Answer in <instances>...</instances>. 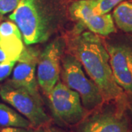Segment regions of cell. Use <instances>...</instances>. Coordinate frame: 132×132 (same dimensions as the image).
<instances>
[{
    "mask_svg": "<svg viewBox=\"0 0 132 132\" xmlns=\"http://www.w3.org/2000/svg\"><path fill=\"white\" fill-rule=\"evenodd\" d=\"M127 118L112 109L95 111L79 123L77 132H128Z\"/></svg>",
    "mask_w": 132,
    "mask_h": 132,
    "instance_id": "10",
    "label": "cell"
},
{
    "mask_svg": "<svg viewBox=\"0 0 132 132\" xmlns=\"http://www.w3.org/2000/svg\"><path fill=\"white\" fill-rule=\"evenodd\" d=\"M70 47L98 87L104 101L122 98L123 89L114 80L108 51L98 35L90 31L76 32L71 39Z\"/></svg>",
    "mask_w": 132,
    "mask_h": 132,
    "instance_id": "2",
    "label": "cell"
},
{
    "mask_svg": "<svg viewBox=\"0 0 132 132\" xmlns=\"http://www.w3.org/2000/svg\"><path fill=\"white\" fill-rule=\"evenodd\" d=\"M21 0H0V15H4L12 13Z\"/></svg>",
    "mask_w": 132,
    "mask_h": 132,
    "instance_id": "15",
    "label": "cell"
},
{
    "mask_svg": "<svg viewBox=\"0 0 132 132\" xmlns=\"http://www.w3.org/2000/svg\"><path fill=\"white\" fill-rule=\"evenodd\" d=\"M64 45L62 38H54L40 53L37 65V80L46 96L59 80Z\"/></svg>",
    "mask_w": 132,
    "mask_h": 132,
    "instance_id": "6",
    "label": "cell"
},
{
    "mask_svg": "<svg viewBox=\"0 0 132 132\" xmlns=\"http://www.w3.org/2000/svg\"><path fill=\"white\" fill-rule=\"evenodd\" d=\"M0 126L3 128H31L32 123L16 110L0 103Z\"/></svg>",
    "mask_w": 132,
    "mask_h": 132,
    "instance_id": "12",
    "label": "cell"
},
{
    "mask_svg": "<svg viewBox=\"0 0 132 132\" xmlns=\"http://www.w3.org/2000/svg\"><path fill=\"white\" fill-rule=\"evenodd\" d=\"M112 18L118 28L132 33V2H120L114 10Z\"/></svg>",
    "mask_w": 132,
    "mask_h": 132,
    "instance_id": "13",
    "label": "cell"
},
{
    "mask_svg": "<svg viewBox=\"0 0 132 132\" xmlns=\"http://www.w3.org/2000/svg\"><path fill=\"white\" fill-rule=\"evenodd\" d=\"M7 60V56L4 51L0 48V62Z\"/></svg>",
    "mask_w": 132,
    "mask_h": 132,
    "instance_id": "19",
    "label": "cell"
},
{
    "mask_svg": "<svg viewBox=\"0 0 132 132\" xmlns=\"http://www.w3.org/2000/svg\"><path fill=\"white\" fill-rule=\"evenodd\" d=\"M36 132H68L64 129L56 126H52L49 125H46L37 128Z\"/></svg>",
    "mask_w": 132,
    "mask_h": 132,
    "instance_id": "17",
    "label": "cell"
},
{
    "mask_svg": "<svg viewBox=\"0 0 132 132\" xmlns=\"http://www.w3.org/2000/svg\"><path fill=\"white\" fill-rule=\"evenodd\" d=\"M0 96L32 123V127L48 125L51 119L45 112L40 95H34L25 88L11 85L7 81L0 87Z\"/></svg>",
    "mask_w": 132,
    "mask_h": 132,
    "instance_id": "4",
    "label": "cell"
},
{
    "mask_svg": "<svg viewBox=\"0 0 132 132\" xmlns=\"http://www.w3.org/2000/svg\"><path fill=\"white\" fill-rule=\"evenodd\" d=\"M17 62L5 60L0 62V81L5 80L11 73Z\"/></svg>",
    "mask_w": 132,
    "mask_h": 132,
    "instance_id": "16",
    "label": "cell"
},
{
    "mask_svg": "<svg viewBox=\"0 0 132 132\" xmlns=\"http://www.w3.org/2000/svg\"><path fill=\"white\" fill-rule=\"evenodd\" d=\"M0 132H36L32 130L31 128H3Z\"/></svg>",
    "mask_w": 132,
    "mask_h": 132,
    "instance_id": "18",
    "label": "cell"
},
{
    "mask_svg": "<svg viewBox=\"0 0 132 132\" xmlns=\"http://www.w3.org/2000/svg\"><path fill=\"white\" fill-rule=\"evenodd\" d=\"M22 35L13 21L0 24V48L4 51L7 60L18 61L24 48Z\"/></svg>",
    "mask_w": 132,
    "mask_h": 132,
    "instance_id": "11",
    "label": "cell"
},
{
    "mask_svg": "<svg viewBox=\"0 0 132 132\" xmlns=\"http://www.w3.org/2000/svg\"><path fill=\"white\" fill-rule=\"evenodd\" d=\"M40 52L33 47H24L13 72L11 85L25 88L34 95H40L36 76V67Z\"/></svg>",
    "mask_w": 132,
    "mask_h": 132,
    "instance_id": "9",
    "label": "cell"
},
{
    "mask_svg": "<svg viewBox=\"0 0 132 132\" xmlns=\"http://www.w3.org/2000/svg\"><path fill=\"white\" fill-rule=\"evenodd\" d=\"M54 118L59 123L73 126L85 118V110L79 95L67 85L59 82L47 95Z\"/></svg>",
    "mask_w": 132,
    "mask_h": 132,
    "instance_id": "5",
    "label": "cell"
},
{
    "mask_svg": "<svg viewBox=\"0 0 132 132\" xmlns=\"http://www.w3.org/2000/svg\"><path fill=\"white\" fill-rule=\"evenodd\" d=\"M95 0H75L68 7L71 18L77 21L89 31L106 36L116 32L112 15L110 13L95 14L93 12Z\"/></svg>",
    "mask_w": 132,
    "mask_h": 132,
    "instance_id": "7",
    "label": "cell"
},
{
    "mask_svg": "<svg viewBox=\"0 0 132 132\" xmlns=\"http://www.w3.org/2000/svg\"><path fill=\"white\" fill-rule=\"evenodd\" d=\"M68 13L65 0H21L9 19L20 29L24 43L32 46L46 42L60 31Z\"/></svg>",
    "mask_w": 132,
    "mask_h": 132,
    "instance_id": "1",
    "label": "cell"
},
{
    "mask_svg": "<svg viewBox=\"0 0 132 132\" xmlns=\"http://www.w3.org/2000/svg\"><path fill=\"white\" fill-rule=\"evenodd\" d=\"M109 63L116 83L132 93V46L126 43L107 46Z\"/></svg>",
    "mask_w": 132,
    "mask_h": 132,
    "instance_id": "8",
    "label": "cell"
},
{
    "mask_svg": "<svg viewBox=\"0 0 132 132\" xmlns=\"http://www.w3.org/2000/svg\"><path fill=\"white\" fill-rule=\"evenodd\" d=\"M62 76L65 85L79 95L82 105L87 110H93L104 101L98 87L86 76L80 62L73 54H68L63 58Z\"/></svg>",
    "mask_w": 132,
    "mask_h": 132,
    "instance_id": "3",
    "label": "cell"
},
{
    "mask_svg": "<svg viewBox=\"0 0 132 132\" xmlns=\"http://www.w3.org/2000/svg\"><path fill=\"white\" fill-rule=\"evenodd\" d=\"M2 15H0V21H1V20H2Z\"/></svg>",
    "mask_w": 132,
    "mask_h": 132,
    "instance_id": "20",
    "label": "cell"
},
{
    "mask_svg": "<svg viewBox=\"0 0 132 132\" xmlns=\"http://www.w3.org/2000/svg\"><path fill=\"white\" fill-rule=\"evenodd\" d=\"M124 0H95L93 12L95 14L109 13L115 6Z\"/></svg>",
    "mask_w": 132,
    "mask_h": 132,
    "instance_id": "14",
    "label": "cell"
}]
</instances>
